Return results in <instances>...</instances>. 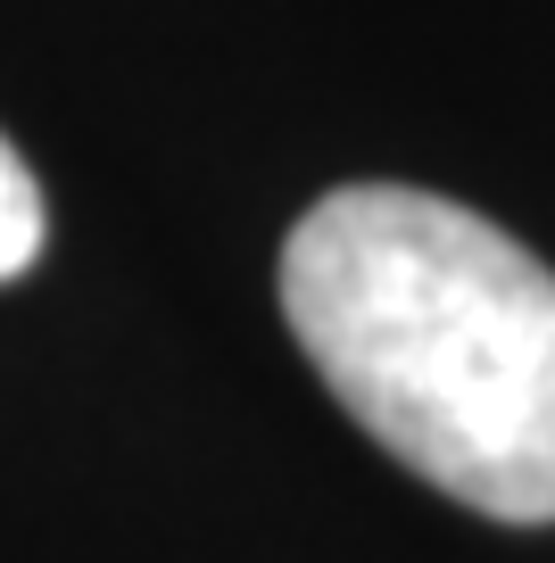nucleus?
I'll use <instances>...</instances> for the list:
<instances>
[{"label": "nucleus", "mask_w": 555, "mask_h": 563, "mask_svg": "<svg viewBox=\"0 0 555 563\" xmlns=\"http://www.w3.org/2000/svg\"><path fill=\"white\" fill-rule=\"evenodd\" d=\"M282 316L348 415L489 522H555V274L406 183L324 191L282 241Z\"/></svg>", "instance_id": "f257e3e1"}, {"label": "nucleus", "mask_w": 555, "mask_h": 563, "mask_svg": "<svg viewBox=\"0 0 555 563\" xmlns=\"http://www.w3.org/2000/svg\"><path fill=\"white\" fill-rule=\"evenodd\" d=\"M42 257V183L34 166L0 141V282H18Z\"/></svg>", "instance_id": "f03ea898"}]
</instances>
